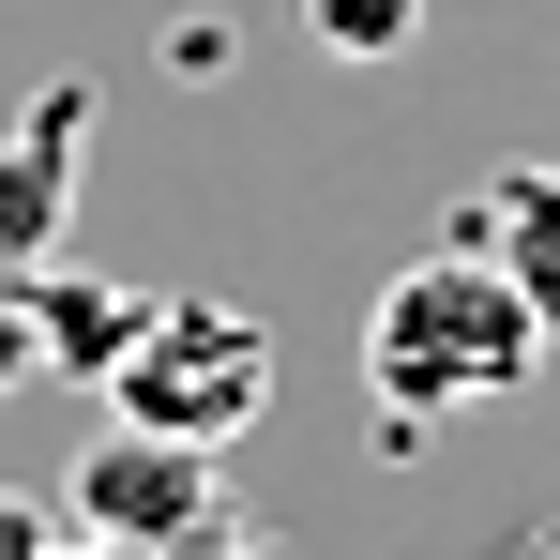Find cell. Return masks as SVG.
I'll use <instances>...</instances> for the list:
<instances>
[{"mask_svg": "<svg viewBox=\"0 0 560 560\" xmlns=\"http://www.w3.org/2000/svg\"><path fill=\"white\" fill-rule=\"evenodd\" d=\"M137 318H152V303H137V288H92V273H46V288H31V334H46V364H77V378H106V364H121V349H137Z\"/></svg>", "mask_w": 560, "mask_h": 560, "instance_id": "obj_6", "label": "cell"}, {"mask_svg": "<svg viewBox=\"0 0 560 560\" xmlns=\"http://www.w3.org/2000/svg\"><path fill=\"white\" fill-rule=\"evenodd\" d=\"M61 515H77L92 546H121V560H167L197 515H212V455H197V440H152V424H121L106 455H77Z\"/></svg>", "mask_w": 560, "mask_h": 560, "instance_id": "obj_3", "label": "cell"}, {"mask_svg": "<svg viewBox=\"0 0 560 560\" xmlns=\"http://www.w3.org/2000/svg\"><path fill=\"white\" fill-rule=\"evenodd\" d=\"M106 409H121V424H152V440L228 455V440L273 409V334H258L243 303H152V318H137V349L106 364Z\"/></svg>", "mask_w": 560, "mask_h": 560, "instance_id": "obj_2", "label": "cell"}, {"mask_svg": "<svg viewBox=\"0 0 560 560\" xmlns=\"http://www.w3.org/2000/svg\"><path fill=\"white\" fill-rule=\"evenodd\" d=\"M288 15H303L334 61H409V46H424V0H288Z\"/></svg>", "mask_w": 560, "mask_h": 560, "instance_id": "obj_7", "label": "cell"}, {"mask_svg": "<svg viewBox=\"0 0 560 560\" xmlns=\"http://www.w3.org/2000/svg\"><path fill=\"white\" fill-rule=\"evenodd\" d=\"M546 378V318L485 243H440L364 303V394L394 424H455V409H515Z\"/></svg>", "mask_w": 560, "mask_h": 560, "instance_id": "obj_1", "label": "cell"}, {"mask_svg": "<svg viewBox=\"0 0 560 560\" xmlns=\"http://www.w3.org/2000/svg\"><path fill=\"white\" fill-rule=\"evenodd\" d=\"M46 530H61V515H46V500H15V485H0V560H46Z\"/></svg>", "mask_w": 560, "mask_h": 560, "instance_id": "obj_9", "label": "cell"}, {"mask_svg": "<svg viewBox=\"0 0 560 560\" xmlns=\"http://www.w3.org/2000/svg\"><path fill=\"white\" fill-rule=\"evenodd\" d=\"M77 152H92V77H61V92H46L31 121H15V137H0V288H15V273H46Z\"/></svg>", "mask_w": 560, "mask_h": 560, "instance_id": "obj_4", "label": "cell"}, {"mask_svg": "<svg viewBox=\"0 0 560 560\" xmlns=\"http://www.w3.org/2000/svg\"><path fill=\"white\" fill-rule=\"evenodd\" d=\"M469 243L530 288V318H546V349H560V167H500V183L469 197Z\"/></svg>", "mask_w": 560, "mask_h": 560, "instance_id": "obj_5", "label": "cell"}, {"mask_svg": "<svg viewBox=\"0 0 560 560\" xmlns=\"http://www.w3.org/2000/svg\"><path fill=\"white\" fill-rule=\"evenodd\" d=\"M46 364V334H31V303H15V288H0V394H15V378Z\"/></svg>", "mask_w": 560, "mask_h": 560, "instance_id": "obj_8", "label": "cell"}]
</instances>
